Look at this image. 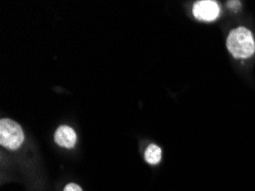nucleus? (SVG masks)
Here are the masks:
<instances>
[{
    "label": "nucleus",
    "instance_id": "nucleus-1",
    "mask_svg": "<svg viewBox=\"0 0 255 191\" xmlns=\"http://www.w3.org/2000/svg\"><path fill=\"white\" fill-rule=\"evenodd\" d=\"M227 48L236 58H247L255 52V41L250 30L237 28L227 38Z\"/></svg>",
    "mask_w": 255,
    "mask_h": 191
},
{
    "label": "nucleus",
    "instance_id": "nucleus-2",
    "mask_svg": "<svg viewBox=\"0 0 255 191\" xmlns=\"http://www.w3.org/2000/svg\"><path fill=\"white\" fill-rule=\"evenodd\" d=\"M24 141L22 127L11 119H1L0 122V143L1 146L15 150Z\"/></svg>",
    "mask_w": 255,
    "mask_h": 191
},
{
    "label": "nucleus",
    "instance_id": "nucleus-3",
    "mask_svg": "<svg viewBox=\"0 0 255 191\" xmlns=\"http://www.w3.org/2000/svg\"><path fill=\"white\" fill-rule=\"evenodd\" d=\"M194 15L197 19L205 22H213L220 15V7L218 2L212 0H203L195 3Z\"/></svg>",
    "mask_w": 255,
    "mask_h": 191
},
{
    "label": "nucleus",
    "instance_id": "nucleus-4",
    "mask_svg": "<svg viewBox=\"0 0 255 191\" xmlns=\"http://www.w3.org/2000/svg\"><path fill=\"white\" fill-rule=\"evenodd\" d=\"M77 141L76 132L70 126H60L55 132V142L61 147L73 148Z\"/></svg>",
    "mask_w": 255,
    "mask_h": 191
},
{
    "label": "nucleus",
    "instance_id": "nucleus-5",
    "mask_svg": "<svg viewBox=\"0 0 255 191\" xmlns=\"http://www.w3.org/2000/svg\"><path fill=\"white\" fill-rule=\"evenodd\" d=\"M145 161L149 164H158L161 161V148L157 144H150L145 150Z\"/></svg>",
    "mask_w": 255,
    "mask_h": 191
},
{
    "label": "nucleus",
    "instance_id": "nucleus-6",
    "mask_svg": "<svg viewBox=\"0 0 255 191\" xmlns=\"http://www.w3.org/2000/svg\"><path fill=\"white\" fill-rule=\"evenodd\" d=\"M64 191H83L78 185H75V183H70L64 188Z\"/></svg>",
    "mask_w": 255,
    "mask_h": 191
},
{
    "label": "nucleus",
    "instance_id": "nucleus-7",
    "mask_svg": "<svg viewBox=\"0 0 255 191\" xmlns=\"http://www.w3.org/2000/svg\"><path fill=\"white\" fill-rule=\"evenodd\" d=\"M239 6H241V2L239 1H229L228 2V7L233 9H238Z\"/></svg>",
    "mask_w": 255,
    "mask_h": 191
}]
</instances>
